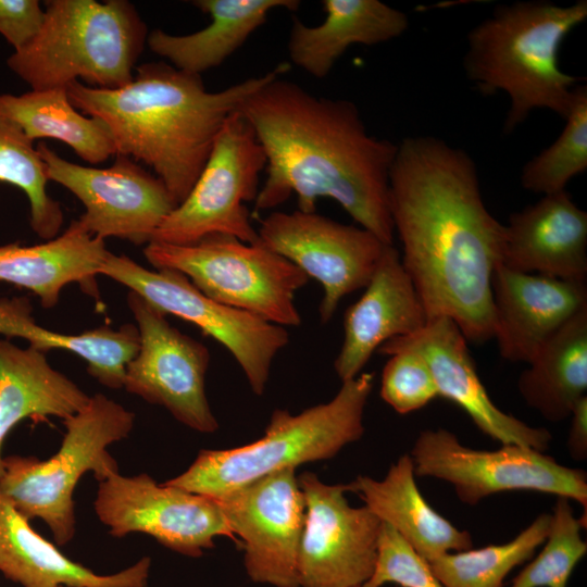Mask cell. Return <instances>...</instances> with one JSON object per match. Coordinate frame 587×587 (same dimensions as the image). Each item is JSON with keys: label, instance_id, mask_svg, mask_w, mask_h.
Returning a JSON list of instances; mask_svg holds the SVG:
<instances>
[{"label": "cell", "instance_id": "cell-1", "mask_svg": "<svg viewBox=\"0 0 587 587\" xmlns=\"http://www.w3.org/2000/svg\"><path fill=\"white\" fill-rule=\"evenodd\" d=\"M388 201L402 264L428 320L451 319L473 342L491 339V279L504 225L484 203L473 159L434 136L407 137L390 170Z\"/></svg>", "mask_w": 587, "mask_h": 587}, {"label": "cell", "instance_id": "cell-2", "mask_svg": "<svg viewBox=\"0 0 587 587\" xmlns=\"http://www.w3.org/2000/svg\"><path fill=\"white\" fill-rule=\"evenodd\" d=\"M238 110L266 158L255 213L292 195L299 211L315 212L317 199L330 198L360 227L394 245L388 189L398 145L371 135L354 102L314 96L279 76Z\"/></svg>", "mask_w": 587, "mask_h": 587}, {"label": "cell", "instance_id": "cell-3", "mask_svg": "<svg viewBox=\"0 0 587 587\" xmlns=\"http://www.w3.org/2000/svg\"><path fill=\"white\" fill-rule=\"evenodd\" d=\"M289 70V63L282 62L263 75L209 91L201 75L160 61L136 66L133 80L116 89L79 80L66 89L77 110L107 124L116 154L149 166L177 205L195 185L227 117Z\"/></svg>", "mask_w": 587, "mask_h": 587}, {"label": "cell", "instance_id": "cell-4", "mask_svg": "<svg viewBox=\"0 0 587 587\" xmlns=\"http://www.w3.org/2000/svg\"><path fill=\"white\" fill-rule=\"evenodd\" d=\"M586 18V0L567 5L517 1L497 5L469 32L465 75L486 96L508 95L505 134L537 109L566 117L580 78L561 70L559 53L567 35Z\"/></svg>", "mask_w": 587, "mask_h": 587}, {"label": "cell", "instance_id": "cell-5", "mask_svg": "<svg viewBox=\"0 0 587 587\" xmlns=\"http://www.w3.org/2000/svg\"><path fill=\"white\" fill-rule=\"evenodd\" d=\"M35 38L8 58L32 90L66 88L75 80L116 89L134 78L148 28L127 0H49Z\"/></svg>", "mask_w": 587, "mask_h": 587}, {"label": "cell", "instance_id": "cell-6", "mask_svg": "<svg viewBox=\"0 0 587 587\" xmlns=\"http://www.w3.org/2000/svg\"><path fill=\"white\" fill-rule=\"evenodd\" d=\"M374 377L361 372L342 382L329 402L299 414L276 409L259 440L233 449L201 450L184 473L165 483L215 498L278 471L335 457L364 433L363 413Z\"/></svg>", "mask_w": 587, "mask_h": 587}, {"label": "cell", "instance_id": "cell-7", "mask_svg": "<svg viewBox=\"0 0 587 587\" xmlns=\"http://www.w3.org/2000/svg\"><path fill=\"white\" fill-rule=\"evenodd\" d=\"M135 414L103 394L63 420L65 432L57 453L49 459L3 458L0 495L26 520L40 519L59 546L75 535L74 490L87 472L98 482L118 472L108 448L126 438Z\"/></svg>", "mask_w": 587, "mask_h": 587}, {"label": "cell", "instance_id": "cell-8", "mask_svg": "<svg viewBox=\"0 0 587 587\" xmlns=\"http://www.w3.org/2000/svg\"><path fill=\"white\" fill-rule=\"evenodd\" d=\"M142 252L155 270L184 274L221 304L283 327L301 324L295 295L309 277L259 240L212 234L190 245L150 241Z\"/></svg>", "mask_w": 587, "mask_h": 587}, {"label": "cell", "instance_id": "cell-9", "mask_svg": "<svg viewBox=\"0 0 587 587\" xmlns=\"http://www.w3.org/2000/svg\"><path fill=\"white\" fill-rule=\"evenodd\" d=\"M265 165L253 128L235 111L222 126L191 190L162 221L151 241L190 245L212 234L258 241L245 203L255 200Z\"/></svg>", "mask_w": 587, "mask_h": 587}, {"label": "cell", "instance_id": "cell-10", "mask_svg": "<svg viewBox=\"0 0 587 587\" xmlns=\"http://www.w3.org/2000/svg\"><path fill=\"white\" fill-rule=\"evenodd\" d=\"M99 275L127 287L164 314L195 324L229 351L255 395L264 392L273 359L289 342L285 327L214 301L177 271L149 270L124 254L109 251Z\"/></svg>", "mask_w": 587, "mask_h": 587}, {"label": "cell", "instance_id": "cell-11", "mask_svg": "<svg viewBox=\"0 0 587 587\" xmlns=\"http://www.w3.org/2000/svg\"><path fill=\"white\" fill-rule=\"evenodd\" d=\"M410 455L416 476L450 483L458 498L470 505L502 491L533 490L587 507L586 472L532 448L502 445L497 450H475L439 428L422 432Z\"/></svg>", "mask_w": 587, "mask_h": 587}, {"label": "cell", "instance_id": "cell-12", "mask_svg": "<svg viewBox=\"0 0 587 587\" xmlns=\"http://www.w3.org/2000/svg\"><path fill=\"white\" fill-rule=\"evenodd\" d=\"M93 507L112 536L143 533L187 557L202 555L218 536L240 545L214 498L158 484L146 473L116 472L99 482Z\"/></svg>", "mask_w": 587, "mask_h": 587}, {"label": "cell", "instance_id": "cell-13", "mask_svg": "<svg viewBox=\"0 0 587 587\" xmlns=\"http://www.w3.org/2000/svg\"><path fill=\"white\" fill-rule=\"evenodd\" d=\"M127 305L137 323L139 350L126 366L123 388L162 405L197 432L214 433L218 423L204 385L208 348L172 326L166 314L138 294H127Z\"/></svg>", "mask_w": 587, "mask_h": 587}, {"label": "cell", "instance_id": "cell-14", "mask_svg": "<svg viewBox=\"0 0 587 587\" xmlns=\"http://www.w3.org/2000/svg\"><path fill=\"white\" fill-rule=\"evenodd\" d=\"M37 151L48 180L83 203L85 212L78 222L95 237L149 243L176 207L164 184L129 157L116 154L111 166L97 168L70 162L45 143Z\"/></svg>", "mask_w": 587, "mask_h": 587}, {"label": "cell", "instance_id": "cell-15", "mask_svg": "<svg viewBox=\"0 0 587 587\" xmlns=\"http://www.w3.org/2000/svg\"><path fill=\"white\" fill-rule=\"evenodd\" d=\"M258 240L322 284L320 320H332L341 299L364 288L386 243L363 227L316 212H272L260 221Z\"/></svg>", "mask_w": 587, "mask_h": 587}, {"label": "cell", "instance_id": "cell-16", "mask_svg": "<svg viewBox=\"0 0 587 587\" xmlns=\"http://www.w3.org/2000/svg\"><path fill=\"white\" fill-rule=\"evenodd\" d=\"M298 483L305 504L299 587H359L371 577L382 522L365 505L353 508L346 485H328L304 472Z\"/></svg>", "mask_w": 587, "mask_h": 587}, {"label": "cell", "instance_id": "cell-17", "mask_svg": "<svg viewBox=\"0 0 587 587\" xmlns=\"http://www.w3.org/2000/svg\"><path fill=\"white\" fill-rule=\"evenodd\" d=\"M295 470L278 471L214 498L245 551V569L254 583L299 587L305 504Z\"/></svg>", "mask_w": 587, "mask_h": 587}, {"label": "cell", "instance_id": "cell-18", "mask_svg": "<svg viewBox=\"0 0 587 587\" xmlns=\"http://www.w3.org/2000/svg\"><path fill=\"white\" fill-rule=\"evenodd\" d=\"M402 349L413 350L424 358L439 397L463 409L485 435L502 445H517L540 452L548 449L549 430L527 425L491 401L477 374L467 340L451 319H429L420 330L389 339L377 351L389 355Z\"/></svg>", "mask_w": 587, "mask_h": 587}, {"label": "cell", "instance_id": "cell-19", "mask_svg": "<svg viewBox=\"0 0 587 587\" xmlns=\"http://www.w3.org/2000/svg\"><path fill=\"white\" fill-rule=\"evenodd\" d=\"M492 338L501 357L528 363L574 315L587 308L586 283L519 273L498 265L491 279Z\"/></svg>", "mask_w": 587, "mask_h": 587}, {"label": "cell", "instance_id": "cell-20", "mask_svg": "<svg viewBox=\"0 0 587 587\" xmlns=\"http://www.w3.org/2000/svg\"><path fill=\"white\" fill-rule=\"evenodd\" d=\"M360 299L344 316V341L334 361L346 382L357 377L384 342L423 328L428 316L394 245H386Z\"/></svg>", "mask_w": 587, "mask_h": 587}, {"label": "cell", "instance_id": "cell-21", "mask_svg": "<svg viewBox=\"0 0 587 587\" xmlns=\"http://www.w3.org/2000/svg\"><path fill=\"white\" fill-rule=\"evenodd\" d=\"M500 265L586 283L587 212L564 190L511 213L504 225Z\"/></svg>", "mask_w": 587, "mask_h": 587}, {"label": "cell", "instance_id": "cell-22", "mask_svg": "<svg viewBox=\"0 0 587 587\" xmlns=\"http://www.w3.org/2000/svg\"><path fill=\"white\" fill-rule=\"evenodd\" d=\"M322 7L320 25L292 17L287 43L290 61L315 78L326 77L349 47L387 42L409 27L404 12L378 0H323Z\"/></svg>", "mask_w": 587, "mask_h": 587}, {"label": "cell", "instance_id": "cell-23", "mask_svg": "<svg viewBox=\"0 0 587 587\" xmlns=\"http://www.w3.org/2000/svg\"><path fill=\"white\" fill-rule=\"evenodd\" d=\"M108 252L104 240L75 220L42 243L0 246V280L30 290L45 309L55 307L62 289L73 283L98 298L96 276Z\"/></svg>", "mask_w": 587, "mask_h": 587}, {"label": "cell", "instance_id": "cell-24", "mask_svg": "<svg viewBox=\"0 0 587 587\" xmlns=\"http://www.w3.org/2000/svg\"><path fill=\"white\" fill-rule=\"evenodd\" d=\"M151 560L100 575L72 561L37 534L0 495V572L23 587H146Z\"/></svg>", "mask_w": 587, "mask_h": 587}, {"label": "cell", "instance_id": "cell-25", "mask_svg": "<svg viewBox=\"0 0 587 587\" xmlns=\"http://www.w3.org/2000/svg\"><path fill=\"white\" fill-rule=\"evenodd\" d=\"M358 494L380 522L390 525L428 562L473 547L467 530L459 529L434 510L421 494L410 454L401 455L382 480L358 476L346 485Z\"/></svg>", "mask_w": 587, "mask_h": 587}, {"label": "cell", "instance_id": "cell-26", "mask_svg": "<svg viewBox=\"0 0 587 587\" xmlns=\"http://www.w3.org/2000/svg\"><path fill=\"white\" fill-rule=\"evenodd\" d=\"M89 398L50 365L46 352L30 346L20 348L0 338V477L3 442L18 423L25 419L46 421L49 416L65 420L83 409Z\"/></svg>", "mask_w": 587, "mask_h": 587}, {"label": "cell", "instance_id": "cell-27", "mask_svg": "<svg viewBox=\"0 0 587 587\" xmlns=\"http://www.w3.org/2000/svg\"><path fill=\"white\" fill-rule=\"evenodd\" d=\"M191 3L211 17L208 26L188 35L153 29L148 34L147 45L174 67L196 75L225 62L266 22L272 11H296L300 5L298 0H195Z\"/></svg>", "mask_w": 587, "mask_h": 587}, {"label": "cell", "instance_id": "cell-28", "mask_svg": "<svg viewBox=\"0 0 587 587\" xmlns=\"http://www.w3.org/2000/svg\"><path fill=\"white\" fill-rule=\"evenodd\" d=\"M0 335L23 338L47 352L70 351L87 363L88 373L111 389L124 386L127 364L139 350V334L133 324L114 329L108 325L82 334H61L37 325L27 297L0 299Z\"/></svg>", "mask_w": 587, "mask_h": 587}, {"label": "cell", "instance_id": "cell-29", "mask_svg": "<svg viewBox=\"0 0 587 587\" xmlns=\"http://www.w3.org/2000/svg\"><path fill=\"white\" fill-rule=\"evenodd\" d=\"M517 388L550 422L570 417L587 390V308L564 324L527 363Z\"/></svg>", "mask_w": 587, "mask_h": 587}, {"label": "cell", "instance_id": "cell-30", "mask_svg": "<svg viewBox=\"0 0 587 587\" xmlns=\"http://www.w3.org/2000/svg\"><path fill=\"white\" fill-rule=\"evenodd\" d=\"M0 114L14 122L30 140H60L91 164L116 154L107 124L78 112L66 88L30 89L18 96L0 93Z\"/></svg>", "mask_w": 587, "mask_h": 587}, {"label": "cell", "instance_id": "cell-31", "mask_svg": "<svg viewBox=\"0 0 587 587\" xmlns=\"http://www.w3.org/2000/svg\"><path fill=\"white\" fill-rule=\"evenodd\" d=\"M550 522L551 514L542 513L505 544L448 552L428 563L444 587H503L509 573L545 542Z\"/></svg>", "mask_w": 587, "mask_h": 587}, {"label": "cell", "instance_id": "cell-32", "mask_svg": "<svg viewBox=\"0 0 587 587\" xmlns=\"http://www.w3.org/2000/svg\"><path fill=\"white\" fill-rule=\"evenodd\" d=\"M25 133L0 114V182L22 190L29 203V225L45 241L59 236L63 211L47 192L45 163Z\"/></svg>", "mask_w": 587, "mask_h": 587}, {"label": "cell", "instance_id": "cell-33", "mask_svg": "<svg viewBox=\"0 0 587 587\" xmlns=\"http://www.w3.org/2000/svg\"><path fill=\"white\" fill-rule=\"evenodd\" d=\"M559 137L522 168L524 189L552 195L566 190L575 176L587 170V86L574 88L573 102Z\"/></svg>", "mask_w": 587, "mask_h": 587}, {"label": "cell", "instance_id": "cell-34", "mask_svg": "<svg viewBox=\"0 0 587 587\" xmlns=\"http://www.w3.org/2000/svg\"><path fill=\"white\" fill-rule=\"evenodd\" d=\"M570 499L558 497L545 546L511 582L509 587H567L577 563L587 552Z\"/></svg>", "mask_w": 587, "mask_h": 587}, {"label": "cell", "instance_id": "cell-35", "mask_svg": "<svg viewBox=\"0 0 587 587\" xmlns=\"http://www.w3.org/2000/svg\"><path fill=\"white\" fill-rule=\"evenodd\" d=\"M382 373L380 397L396 412L407 414L439 397L432 371L417 352H392Z\"/></svg>", "mask_w": 587, "mask_h": 587}, {"label": "cell", "instance_id": "cell-36", "mask_svg": "<svg viewBox=\"0 0 587 587\" xmlns=\"http://www.w3.org/2000/svg\"><path fill=\"white\" fill-rule=\"evenodd\" d=\"M444 587L427 560L421 557L390 525H380L374 571L362 587Z\"/></svg>", "mask_w": 587, "mask_h": 587}, {"label": "cell", "instance_id": "cell-37", "mask_svg": "<svg viewBox=\"0 0 587 587\" xmlns=\"http://www.w3.org/2000/svg\"><path fill=\"white\" fill-rule=\"evenodd\" d=\"M45 10L37 0H0V34L17 51L38 34Z\"/></svg>", "mask_w": 587, "mask_h": 587}, {"label": "cell", "instance_id": "cell-38", "mask_svg": "<svg viewBox=\"0 0 587 587\" xmlns=\"http://www.w3.org/2000/svg\"><path fill=\"white\" fill-rule=\"evenodd\" d=\"M571 428L567 439V448L571 455L578 460L587 457V397L580 398L571 413Z\"/></svg>", "mask_w": 587, "mask_h": 587}, {"label": "cell", "instance_id": "cell-39", "mask_svg": "<svg viewBox=\"0 0 587 587\" xmlns=\"http://www.w3.org/2000/svg\"><path fill=\"white\" fill-rule=\"evenodd\" d=\"M359 587H362V586H359Z\"/></svg>", "mask_w": 587, "mask_h": 587}]
</instances>
